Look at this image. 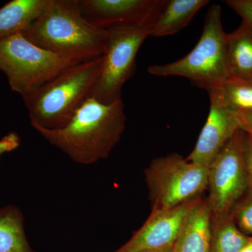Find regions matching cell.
Listing matches in <instances>:
<instances>
[{"label": "cell", "instance_id": "cell-14", "mask_svg": "<svg viewBox=\"0 0 252 252\" xmlns=\"http://www.w3.org/2000/svg\"><path fill=\"white\" fill-rule=\"evenodd\" d=\"M208 0H167L151 31L150 36L172 35L188 26Z\"/></svg>", "mask_w": 252, "mask_h": 252}, {"label": "cell", "instance_id": "cell-12", "mask_svg": "<svg viewBox=\"0 0 252 252\" xmlns=\"http://www.w3.org/2000/svg\"><path fill=\"white\" fill-rule=\"evenodd\" d=\"M212 212L200 197L187 216L172 252H210Z\"/></svg>", "mask_w": 252, "mask_h": 252}, {"label": "cell", "instance_id": "cell-20", "mask_svg": "<svg viewBox=\"0 0 252 252\" xmlns=\"http://www.w3.org/2000/svg\"><path fill=\"white\" fill-rule=\"evenodd\" d=\"M224 2L252 29V0H225Z\"/></svg>", "mask_w": 252, "mask_h": 252}, {"label": "cell", "instance_id": "cell-21", "mask_svg": "<svg viewBox=\"0 0 252 252\" xmlns=\"http://www.w3.org/2000/svg\"><path fill=\"white\" fill-rule=\"evenodd\" d=\"M20 137L16 132H11L0 140V156L11 152L19 147Z\"/></svg>", "mask_w": 252, "mask_h": 252}, {"label": "cell", "instance_id": "cell-9", "mask_svg": "<svg viewBox=\"0 0 252 252\" xmlns=\"http://www.w3.org/2000/svg\"><path fill=\"white\" fill-rule=\"evenodd\" d=\"M167 1L79 0V4L82 16L95 27L132 26L152 31Z\"/></svg>", "mask_w": 252, "mask_h": 252}, {"label": "cell", "instance_id": "cell-6", "mask_svg": "<svg viewBox=\"0 0 252 252\" xmlns=\"http://www.w3.org/2000/svg\"><path fill=\"white\" fill-rule=\"evenodd\" d=\"M208 167L178 154L158 158L145 170L152 210L179 206L202 196L208 185Z\"/></svg>", "mask_w": 252, "mask_h": 252}, {"label": "cell", "instance_id": "cell-16", "mask_svg": "<svg viewBox=\"0 0 252 252\" xmlns=\"http://www.w3.org/2000/svg\"><path fill=\"white\" fill-rule=\"evenodd\" d=\"M0 252H34L25 233L22 212L14 205L0 208Z\"/></svg>", "mask_w": 252, "mask_h": 252}, {"label": "cell", "instance_id": "cell-10", "mask_svg": "<svg viewBox=\"0 0 252 252\" xmlns=\"http://www.w3.org/2000/svg\"><path fill=\"white\" fill-rule=\"evenodd\" d=\"M200 197L172 208L152 210L145 223L119 251H172L189 212Z\"/></svg>", "mask_w": 252, "mask_h": 252}, {"label": "cell", "instance_id": "cell-17", "mask_svg": "<svg viewBox=\"0 0 252 252\" xmlns=\"http://www.w3.org/2000/svg\"><path fill=\"white\" fill-rule=\"evenodd\" d=\"M249 238L239 229L230 214L212 216L210 252H240Z\"/></svg>", "mask_w": 252, "mask_h": 252}, {"label": "cell", "instance_id": "cell-24", "mask_svg": "<svg viewBox=\"0 0 252 252\" xmlns=\"http://www.w3.org/2000/svg\"><path fill=\"white\" fill-rule=\"evenodd\" d=\"M240 252H252V236L250 237L248 243L245 244Z\"/></svg>", "mask_w": 252, "mask_h": 252}, {"label": "cell", "instance_id": "cell-22", "mask_svg": "<svg viewBox=\"0 0 252 252\" xmlns=\"http://www.w3.org/2000/svg\"><path fill=\"white\" fill-rule=\"evenodd\" d=\"M245 165L248 187L252 189V137L248 134L245 150Z\"/></svg>", "mask_w": 252, "mask_h": 252}, {"label": "cell", "instance_id": "cell-23", "mask_svg": "<svg viewBox=\"0 0 252 252\" xmlns=\"http://www.w3.org/2000/svg\"><path fill=\"white\" fill-rule=\"evenodd\" d=\"M237 114H238L239 119L241 122V129L243 126L252 127V111L237 113Z\"/></svg>", "mask_w": 252, "mask_h": 252}, {"label": "cell", "instance_id": "cell-26", "mask_svg": "<svg viewBox=\"0 0 252 252\" xmlns=\"http://www.w3.org/2000/svg\"><path fill=\"white\" fill-rule=\"evenodd\" d=\"M172 252V251H166V252Z\"/></svg>", "mask_w": 252, "mask_h": 252}, {"label": "cell", "instance_id": "cell-7", "mask_svg": "<svg viewBox=\"0 0 252 252\" xmlns=\"http://www.w3.org/2000/svg\"><path fill=\"white\" fill-rule=\"evenodd\" d=\"M107 31L98 79L91 97L110 104L122 97L123 86L135 73L136 56L151 31L132 26H113Z\"/></svg>", "mask_w": 252, "mask_h": 252}, {"label": "cell", "instance_id": "cell-15", "mask_svg": "<svg viewBox=\"0 0 252 252\" xmlns=\"http://www.w3.org/2000/svg\"><path fill=\"white\" fill-rule=\"evenodd\" d=\"M227 48L232 76L252 81V29L246 23L227 34Z\"/></svg>", "mask_w": 252, "mask_h": 252}, {"label": "cell", "instance_id": "cell-1", "mask_svg": "<svg viewBox=\"0 0 252 252\" xmlns=\"http://www.w3.org/2000/svg\"><path fill=\"white\" fill-rule=\"evenodd\" d=\"M126 122L122 97L104 104L90 97L61 128L36 131L73 161L91 165L109 157L124 133Z\"/></svg>", "mask_w": 252, "mask_h": 252}, {"label": "cell", "instance_id": "cell-11", "mask_svg": "<svg viewBox=\"0 0 252 252\" xmlns=\"http://www.w3.org/2000/svg\"><path fill=\"white\" fill-rule=\"evenodd\" d=\"M210 108L206 123L187 160L210 167L225 144L241 129L238 114L225 104L216 89L208 91Z\"/></svg>", "mask_w": 252, "mask_h": 252}, {"label": "cell", "instance_id": "cell-8", "mask_svg": "<svg viewBox=\"0 0 252 252\" xmlns=\"http://www.w3.org/2000/svg\"><path fill=\"white\" fill-rule=\"evenodd\" d=\"M248 133L239 130L210 165L207 203L212 216L230 214L249 189L245 165Z\"/></svg>", "mask_w": 252, "mask_h": 252}, {"label": "cell", "instance_id": "cell-27", "mask_svg": "<svg viewBox=\"0 0 252 252\" xmlns=\"http://www.w3.org/2000/svg\"><path fill=\"white\" fill-rule=\"evenodd\" d=\"M117 252H121V251H119H119H118Z\"/></svg>", "mask_w": 252, "mask_h": 252}, {"label": "cell", "instance_id": "cell-4", "mask_svg": "<svg viewBox=\"0 0 252 252\" xmlns=\"http://www.w3.org/2000/svg\"><path fill=\"white\" fill-rule=\"evenodd\" d=\"M148 72L158 77L187 78L207 92L231 77L227 34L222 26L220 5L212 4L208 9L203 32L190 53L175 62L150 66Z\"/></svg>", "mask_w": 252, "mask_h": 252}, {"label": "cell", "instance_id": "cell-2", "mask_svg": "<svg viewBox=\"0 0 252 252\" xmlns=\"http://www.w3.org/2000/svg\"><path fill=\"white\" fill-rule=\"evenodd\" d=\"M23 35L35 45L71 61L83 62L104 53L107 29L84 18L79 0H48Z\"/></svg>", "mask_w": 252, "mask_h": 252}, {"label": "cell", "instance_id": "cell-13", "mask_svg": "<svg viewBox=\"0 0 252 252\" xmlns=\"http://www.w3.org/2000/svg\"><path fill=\"white\" fill-rule=\"evenodd\" d=\"M48 0H12L0 8V41L28 31Z\"/></svg>", "mask_w": 252, "mask_h": 252}, {"label": "cell", "instance_id": "cell-18", "mask_svg": "<svg viewBox=\"0 0 252 252\" xmlns=\"http://www.w3.org/2000/svg\"><path fill=\"white\" fill-rule=\"evenodd\" d=\"M216 89L232 110L237 113L252 111V81L231 76Z\"/></svg>", "mask_w": 252, "mask_h": 252}, {"label": "cell", "instance_id": "cell-25", "mask_svg": "<svg viewBox=\"0 0 252 252\" xmlns=\"http://www.w3.org/2000/svg\"><path fill=\"white\" fill-rule=\"evenodd\" d=\"M242 129H243V130H245L249 135L251 136L252 137V127H245V126H243V127H242Z\"/></svg>", "mask_w": 252, "mask_h": 252}, {"label": "cell", "instance_id": "cell-3", "mask_svg": "<svg viewBox=\"0 0 252 252\" xmlns=\"http://www.w3.org/2000/svg\"><path fill=\"white\" fill-rule=\"evenodd\" d=\"M102 56L73 64L23 99L35 130H57L69 122L92 96L98 79Z\"/></svg>", "mask_w": 252, "mask_h": 252}, {"label": "cell", "instance_id": "cell-5", "mask_svg": "<svg viewBox=\"0 0 252 252\" xmlns=\"http://www.w3.org/2000/svg\"><path fill=\"white\" fill-rule=\"evenodd\" d=\"M77 61L41 49L18 34L0 41V72L11 90L28 97Z\"/></svg>", "mask_w": 252, "mask_h": 252}, {"label": "cell", "instance_id": "cell-19", "mask_svg": "<svg viewBox=\"0 0 252 252\" xmlns=\"http://www.w3.org/2000/svg\"><path fill=\"white\" fill-rule=\"evenodd\" d=\"M230 214L239 229L252 235V189H248Z\"/></svg>", "mask_w": 252, "mask_h": 252}]
</instances>
